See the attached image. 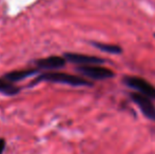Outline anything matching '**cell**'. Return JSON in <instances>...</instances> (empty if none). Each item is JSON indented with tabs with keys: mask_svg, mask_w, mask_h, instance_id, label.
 I'll return each mask as SVG.
<instances>
[{
	"mask_svg": "<svg viewBox=\"0 0 155 154\" xmlns=\"http://www.w3.org/2000/svg\"><path fill=\"white\" fill-rule=\"evenodd\" d=\"M35 66L38 69L45 70H56V69L63 68L67 64V60L61 56H49L45 58H40L34 61Z\"/></svg>",
	"mask_w": 155,
	"mask_h": 154,
	"instance_id": "obj_6",
	"label": "cell"
},
{
	"mask_svg": "<svg viewBox=\"0 0 155 154\" xmlns=\"http://www.w3.org/2000/svg\"><path fill=\"white\" fill-rule=\"evenodd\" d=\"M39 72V69H28V70H21V71H13V72L6 73L3 75V78L10 82H18L21 80L25 79L28 77H31Z\"/></svg>",
	"mask_w": 155,
	"mask_h": 154,
	"instance_id": "obj_7",
	"label": "cell"
},
{
	"mask_svg": "<svg viewBox=\"0 0 155 154\" xmlns=\"http://www.w3.org/2000/svg\"><path fill=\"white\" fill-rule=\"evenodd\" d=\"M92 45L95 47L96 49L100 50L102 52H106V53L109 54H116V55H119V54L123 53V49H121L119 45L117 44H110V43H102V42H96V41H92Z\"/></svg>",
	"mask_w": 155,
	"mask_h": 154,
	"instance_id": "obj_9",
	"label": "cell"
},
{
	"mask_svg": "<svg viewBox=\"0 0 155 154\" xmlns=\"http://www.w3.org/2000/svg\"><path fill=\"white\" fill-rule=\"evenodd\" d=\"M123 81L130 89L137 91V93L139 94L145 95L148 98L155 100V87L146 79L137 76H126L123 78Z\"/></svg>",
	"mask_w": 155,
	"mask_h": 154,
	"instance_id": "obj_2",
	"label": "cell"
},
{
	"mask_svg": "<svg viewBox=\"0 0 155 154\" xmlns=\"http://www.w3.org/2000/svg\"><path fill=\"white\" fill-rule=\"evenodd\" d=\"M130 97L133 101L137 105V107L140 109L143 114L148 119L155 121V106L152 103V99L148 98L145 95H141L139 93H132Z\"/></svg>",
	"mask_w": 155,
	"mask_h": 154,
	"instance_id": "obj_4",
	"label": "cell"
},
{
	"mask_svg": "<svg viewBox=\"0 0 155 154\" xmlns=\"http://www.w3.org/2000/svg\"><path fill=\"white\" fill-rule=\"evenodd\" d=\"M41 81H48V82H54V84H69L73 87H92L93 84L88 79H84L82 77L76 76L69 73H62V72H47L43 74L39 75L32 84H36Z\"/></svg>",
	"mask_w": 155,
	"mask_h": 154,
	"instance_id": "obj_1",
	"label": "cell"
},
{
	"mask_svg": "<svg viewBox=\"0 0 155 154\" xmlns=\"http://www.w3.org/2000/svg\"><path fill=\"white\" fill-rule=\"evenodd\" d=\"M76 71H78V73L92 80H106L115 76V73L111 69L104 68L100 64L78 66Z\"/></svg>",
	"mask_w": 155,
	"mask_h": 154,
	"instance_id": "obj_3",
	"label": "cell"
},
{
	"mask_svg": "<svg viewBox=\"0 0 155 154\" xmlns=\"http://www.w3.org/2000/svg\"><path fill=\"white\" fill-rule=\"evenodd\" d=\"M64 59L71 64L78 66H91V64H102L106 62V59L97 56H90L79 53H64Z\"/></svg>",
	"mask_w": 155,
	"mask_h": 154,
	"instance_id": "obj_5",
	"label": "cell"
},
{
	"mask_svg": "<svg viewBox=\"0 0 155 154\" xmlns=\"http://www.w3.org/2000/svg\"><path fill=\"white\" fill-rule=\"evenodd\" d=\"M20 92V88L15 86L13 82L8 81L3 77L0 78V93L6 96H14Z\"/></svg>",
	"mask_w": 155,
	"mask_h": 154,
	"instance_id": "obj_8",
	"label": "cell"
},
{
	"mask_svg": "<svg viewBox=\"0 0 155 154\" xmlns=\"http://www.w3.org/2000/svg\"><path fill=\"white\" fill-rule=\"evenodd\" d=\"M5 146H6V142L4 138H0V154H2L5 150Z\"/></svg>",
	"mask_w": 155,
	"mask_h": 154,
	"instance_id": "obj_10",
	"label": "cell"
}]
</instances>
